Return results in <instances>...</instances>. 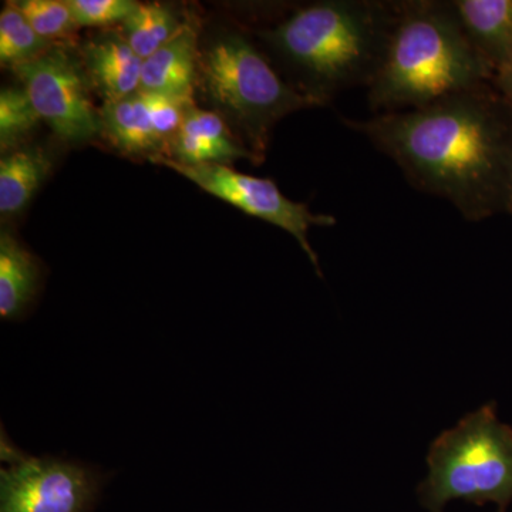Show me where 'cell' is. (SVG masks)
<instances>
[{
    "instance_id": "7",
    "label": "cell",
    "mask_w": 512,
    "mask_h": 512,
    "mask_svg": "<svg viewBox=\"0 0 512 512\" xmlns=\"http://www.w3.org/2000/svg\"><path fill=\"white\" fill-rule=\"evenodd\" d=\"M151 163L164 165L183 175L201 190L234 205L245 214L276 225L291 234L320 274L318 255L309 242L312 227H333L330 215L312 214L308 205L286 198L274 181L238 173L225 164L185 165L165 156L148 158Z\"/></svg>"
},
{
    "instance_id": "4",
    "label": "cell",
    "mask_w": 512,
    "mask_h": 512,
    "mask_svg": "<svg viewBox=\"0 0 512 512\" xmlns=\"http://www.w3.org/2000/svg\"><path fill=\"white\" fill-rule=\"evenodd\" d=\"M427 461L429 476L417 494L430 512H443L454 500L500 510L512 503V427L498 420L494 403L441 434Z\"/></svg>"
},
{
    "instance_id": "1",
    "label": "cell",
    "mask_w": 512,
    "mask_h": 512,
    "mask_svg": "<svg viewBox=\"0 0 512 512\" xmlns=\"http://www.w3.org/2000/svg\"><path fill=\"white\" fill-rule=\"evenodd\" d=\"M345 123L392 158L417 190L451 202L466 220L508 211L512 111L491 84Z\"/></svg>"
},
{
    "instance_id": "19",
    "label": "cell",
    "mask_w": 512,
    "mask_h": 512,
    "mask_svg": "<svg viewBox=\"0 0 512 512\" xmlns=\"http://www.w3.org/2000/svg\"><path fill=\"white\" fill-rule=\"evenodd\" d=\"M40 117L25 89H5L0 93V143L9 150L39 123Z\"/></svg>"
},
{
    "instance_id": "14",
    "label": "cell",
    "mask_w": 512,
    "mask_h": 512,
    "mask_svg": "<svg viewBox=\"0 0 512 512\" xmlns=\"http://www.w3.org/2000/svg\"><path fill=\"white\" fill-rule=\"evenodd\" d=\"M42 265L8 231L0 235V316L19 320L36 301L43 278Z\"/></svg>"
},
{
    "instance_id": "11",
    "label": "cell",
    "mask_w": 512,
    "mask_h": 512,
    "mask_svg": "<svg viewBox=\"0 0 512 512\" xmlns=\"http://www.w3.org/2000/svg\"><path fill=\"white\" fill-rule=\"evenodd\" d=\"M458 20L494 76L512 63V0H454Z\"/></svg>"
},
{
    "instance_id": "20",
    "label": "cell",
    "mask_w": 512,
    "mask_h": 512,
    "mask_svg": "<svg viewBox=\"0 0 512 512\" xmlns=\"http://www.w3.org/2000/svg\"><path fill=\"white\" fill-rule=\"evenodd\" d=\"M79 28L124 22L140 5L134 0H66Z\"/></svg>"
},
{
    "instance_id": "13",
    "label": "cell",
    "mask_w": 512,
    "mask_h": 512,
    "mask_svg": "<svg viewBox=\"0 0 512 512\" xmlns=\"http://www.w3.org/2000/svg\"><path fill=\"white\" fill-rule=\"evenodd\" d=\"M90 83L106 103L124 99L140 89L144 60L128 46L124 37L104 36L84 49Z\"/></svg>"
},
{
    "instance_id": "3",
    "label": "cell",
    "mask_w": 512,
    "mask_h": 512,
    "mask_svg": "<svg viewBox=\"0 0 512 512\" xmlns=\"http://www.w3.org/2000/svg\"><path fill=\"white\" fill-rule=\"evenodd\" d=\"M494 72L468 39L451 2H400L379 73L367 87L377 114L420 109L490 84Z\"/></svg>"
},
{
    "instance_id": "21",
    "label": "cell",
    "mask_w": 512,
    "mask_h": 512,
    "mask_svg": "<svg viewBox=\"0 0 512 512\" xmlns=\"http://www.w3.org/2000/svg\"><path fill=\"white\" fill-rule=\"evenodd\" d=\"M493 84L512 111V63L495 74Z\"/></svg>"
},
{
    "instance_id": "8",
    "label": "cell",
    "mask_w": 512,
    "mask_h": 512,
    "mask_svg": "<svg viewBox=\"0 0 512 512\" xmlns=\"http://www.w3.org/2000/svg\"><path fill=\"white\" fill-rule=\"evenodd\" d=\"M40 120L64 141L82 143L103 133L94 109L89 76L63 47H50L32 62L15 67Z\"/></svg>"
},
{
    "instance_id": "12",
    "label": "cell",
    "mask_w": 512,
    "mask_h": 512,
    "mask_svg": "<svg viewBox=\"0 0 512 512\" xmlns=\"http://www.w3.org/2000/svg\"><path fill=\"white\" fill-rule=\"evenodd\" d=\"M198 66L197 35L190 26L183 25L170 42L144 60L138 90L191 99Z\"/></svg>"
},
{
    "instance_id": "6",
    "label": "cell",
    "mask_w": 512,
    "mask_h": 512,
    "mask_svg": "<svg viewBox=\"0 0 512 512\" xmlns=\"http://www.w3.org/2000/svg\"><path fill=\"white\" fill-rule=\"evenodd\" d=\"M0 512H93L107 476L66 458L33 457L2 436Z\"/></svg>"
},
{
    "instance_id": "23",
    "label": "cell",
    "mask_w": 512,
    "mask_h": 512,
    "mask_svg": "<svg viewBox=\"0 0 512 512\" xmlns=\"http://www.w3.org/2000/svg\"><path fill=\"white\" fill-rule=\"evenodd\" d=\"M498 512H505V510H500V511H498Z\"/></svg>"
},
{
    "instance_id": "10",
    "label": "cell",
    "mask_w": 512,
    "mask_h": 512,
    "mask_svg": "<svg viewBox=\"0 0 512 512\" xmlns=\"http://www.w3.org/2000/svg\"><path fill=\"white\" fill-rule=\"evenodd\" d=\"M168 158L185 165L225 164L254 154L235 140L220 114L197 109L185 113L183 123L168 143Z\"/></svg>"
},
{
    "instance_id": "18",
    "label": "cell",
    "mask_w": 512,
    "mask_h": 512,
    "mask_svg": "<svg viewBox=\"0 0 512 512\" xmlns=\"http://www.w3.org/2000/svg\"><path fill=\"white\" fill-rule=\"evenodd\" d=\"M37 35L46 40L72 35L79 29L72 10L60 0H19L12 2Z\"/></svg>"
},
{
    "instance_id": "9",
    "label": "cell",
    "mask_w": 512,
    "mask_h": 512,
    "mask_svg": "<svg viewBox=\"0 0 512 512\" xmlns=\"http://www.w3.org/2000/svg\"><path fill=\"white\" fill-rule=\"evenodd\" d=\"M191 106V99L138 90L104 104L100 111L103 133L123 153L163 156Z\"/></svg>"
},
{
    "instance_id": "16",
    "label": "cell",
    "mask_w": 512,
    "mask_h": 512,
    "mask_svg": "<svg viewBox=\"0 0 512 512\" xmlns=\"http://www.w3.org/2000/svg\"><path fill=\"white\" fill-rule=\"evenodd\" d=\"M183 26L178 23L174 13L165 6L138 5L137 9L123 22V37L128 46L137 53L141 59L156 53L171 39Z\"/></svg>"
},
{
    "instance_id": "5",
    "label": "cell",
    "mask_w": 512,
    "mask_h": 512,
    "mask_svg": "<svg viewBox=\"0 0 512 512\" xmlns=\"http://www.w3.org/2000/svg\"><path fill=\"white\" fill-rule=\"evenodd\" d=\"M198 70L207 96L241 128L256 161L265 156L269 133L279 120L315 106L239 35L212 43L200 57Z\"/></svg>"
},
{
    "instance_id": "22",
    "label": "cell",
    "mask_w": 512,
    "mask_h": 512,
    "mask_svg": "<svg viewBox=\"0 0 512 512\" xmlns=\"http://www.w3.org/2000/svg\"><path fill=\"white\" fill-rule=\"evenodd\" d=\"M508 211L512 212V184H511V192H510V201H508Z\"/></svg>"
},
{
    "instance_id": "2",
    "label": "cell",
    "mask_w": 512,
    "mask_h": 512,
    "mask_svg": "<svg viewBox=\"0 0 512 512\" xmlns=\"http://www.w3.org/2000/svg\"><path fill=\"white\" fill-rule=\"evenodd\" d=\"M399 3L323 0L295 10L262 40L295 76V89L315 106L353 87H369L379 73Z\"/></svg>"
},
{
    "instance_id": "17",
    "label": "cell",
    "mask_w": 512,
    "mask_h": 512,
    "mask_svg": "<svg viewBox=\"0 0 512 512\" xmlns=\"http://www.w3.org/2000/svg\"><path fill=\"white\" fill-rule=\"evenodd\" d=\"M49 40L37 35L20 10L9 2L0 13V63L15 67L32 62L50 49Z\"/></svg>"
},
{
    "instance_id": "15",
    "label": "cell",
    "mask_w": 512,
    "mask_h": 512,
    "mask_svg": "<svg viewBox=\"0 0 512 512\" xmlns=\"http://www.w3.org/2000/svg\"><path fill=\"white\" fill-rule=\"evenodd\" d=\"M50 160L40 148L26 147L0 160V212L15 215L25 210L49 174Z\"/></svg>"
}]
</instances>
